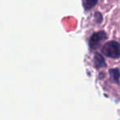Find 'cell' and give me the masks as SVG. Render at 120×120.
<instances>
[{
	"label": "cell",
	"mask_w": 120,
	"mask_h": 120,
	"mask_svg": "<svg viewBox=\"0 0 120 120\" xmlns=\"http://www.w3.org/2000/svg\"><path fill=\"white\" fill-rule=\"evenodd\" d=\"M107 38V34L104 31H99L96 33L93 34V35L91 37L90 39V48L91 49L97 48L99 45L101 43V42L104 41V39Z\"/></svg>",
	"instance_id": "cell-2"
},
{
	"label": "cell",
	"mask_w": 120,
	"mask_h": 120,
	"mask_svg": "<svg viewBox=\"0 0 120 120\" xmlns=\"http://www.w3.org/2000/svg\"><path fill=\"white\" fill-rule=\"evenodd\" d=\"M94 62H95V66L98 69L106 66L105 60H104V57L100 54H95V56L94 57Z\"/></svg>",
	"instance_id": "cell-3"
},
{
	"label": "cell",
	"mask_w": 120,
	"mask_h": 120,
	"mask_svg": "<svg viewBox=\"0 0 120 120\" xmlns=\"http://www.w3.org/2000/svg\"><path fill=\"white\" fill-rule=\"evenodd\" d=\"M109 74L112 79V80L116 83H119V79H120V70L118 68L115 69H110L109 70Z\"/></svg>",
	"instance_id": "cell-4"
},
{
	"label": "cell",
	"mask_w": 120,
	"mask_h": 120,
	"mask_svg": "<svg viewBox=\"0 0 120 120\" xmlns=\"http://www.w3.org/2000/svg\"><path fill=\"white\" fill-rule=\"evenodd\" d=\"M101 52L104 56L113 59L120 58V43L116 41H109L104 43Z\"/></svg>",
	"instance_id": "cell-1"
},
{
	"label": "cell",
	"mask_w": 120,
	"mask_h": 120,
	"mask_svg": "<svg viewBox=\"0 0 120 120\" xmlns=\"http://www.w3.org/2000/svg\"><path fill=\"white\" fill-rule=\"evenodd\" d=\"M98 0H82L83 7L85 10H90L92 8H94L97 3Z\"/></svg>",
	"instance_id": "cell-5"
}]
</instances>
